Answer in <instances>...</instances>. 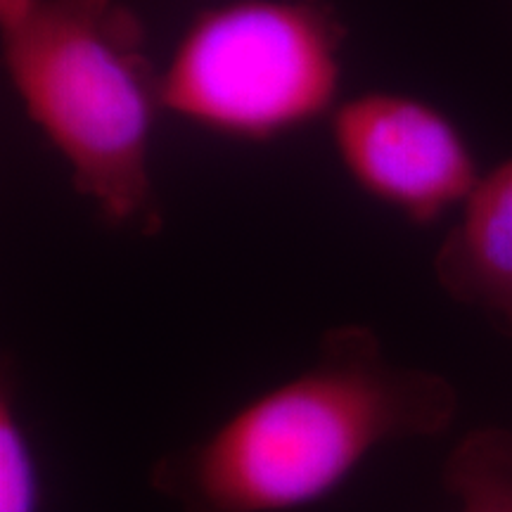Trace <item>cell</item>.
<instances>
[{
  "label": "cell",
  "mask_w": 512,
  "mask_h": 512,
  "mask_svg": "<svg viewBox=\"0 0 512 512\" xmlns=\"http://www.w3.org/2000/svg\"><path fill=\"white\" fill-rule=\"evenodd\" d=\"M0 512H41L36 453L19 418L15 380L8 370H3L0 387Z\"/></svg>",
  "instance_id": "cell-7"
},
{
  "label": "cell",
  "mask_w": 512,
  "mask_h": 512,
  "mask_svg": "<svg viewBox=\"0 0 512 512\" xmlns=\"http://www.w3.org/2000/svg\"><path fill=\"white\" fill-rule=\"evenodd\" d=\"M337 162L358 190L415 226L460 209L482 174L456 121L399 91H366L328 117Z\"/></svg>",
  "instance_id": "cell-4"
},
{
  "label": "cell",
  "mask_w": 512,
  "mask_h": 512,
  "mask_svg": "<svg viewBox=\"0 0 512 512\" xmlns=\"http://www.w3.org/2000/svg\"><path fill=\"white\" fill-rule=\"evenodd\" d=\"M344 29L313 0H233L202 10L159 72L162 112L240 140H273L330 117Z\"/></svg>",
  "instance_id": "cell-3"
},
{
  "label": "cell",
  "mask_w": 512,
  "mask_h": 512,
  "mask_svg": "<svg viewBox=\"0 0 512 512\" xmlns=\"http://www.w3.org/2000/svg\"><path fill=\"white\" fill-rule=\"evenodd\" d=\"M444 486L458 512H512V432L479 427L448 453Z\"/></svg>",
  "instance_id": "cell-6"
},
{
  "label": "cell",
  "mask_w": 512,
  "mask_h": 512,
  "mask_svg": "<svg viewBox=\"0 0 512 512\" xmlns=\"http://www.w3.org/2000/svg\"><path fill=\"white\" fill-rule=\"evenodd\" d=\"M64 3L91 17H105L112 12V0H64Z\"/></svg>",
  "instance_id": "cell-9"
},
{
  "label": "cell",
  "mask_w": 512,
  "mask_h": 512,
  "mask_svg": "<svg viewBox=\"0 0 512 512\" xmlns=\"http://www.w3.org/2000/svg\"><path fill=\"white\" fill-rule=\"evenodd\" d=\"M432 271L453 302L512 337V157L479 178L434 252Z\"/></svg>",
  "instance_id": "cell-5"
},
{
  "label": "cell",
  "mask_w": 512,
  "mask_h": 512,
  "mask_svg": "<svg viewBox=\"0 0 512 512\" xmlns=\"http://www.w3.org/2000/svg\"><path fill=\"white\" fill-rule=\"evenodd\" d=\"M112 12L48 0L3 36V64L24 112L67 164L72 185L114 226H157L152 133L159 74Z\"/></svg>",
  "instance_id": "cell-2"
},
{
  "label": "cell",
  "mask_w": 512,
  "mask_h": 512,
  "mask_svg": "<svg viewBox=\"0 0 512 512\" xmlns=\"http://www.w3.org/2000/svg\"><path fill=\"white\" fill-rule=\"evenodd\" d=\"M456 415L448 377L401 366L373 328L344 323L304 370L162 453L147 484L178 512H294L330 496L375 448L439 437Z\"/></svg>",
  "instance_id": "cell-1"
},
{
  "label": "cell",
  "mask_w": 512,
  "mask_h": 512,
  "mask_svg": "<svg viewBox=\"0 0 512 512\" xmlns=\"http://www.w3.org/2000/svg\"><path fill=\"white\" fill-rule=\"evenodd\" d=\"M46 3L48 0H0V29H3V36L24 27Z\"/></svg>",
  "instance_id": "cell-8"
}]
</instances>
